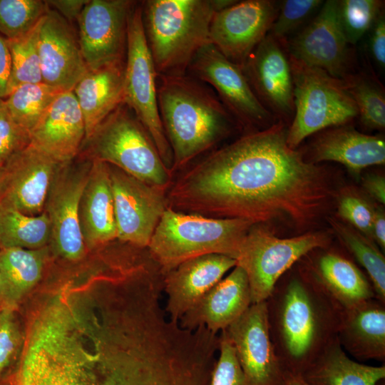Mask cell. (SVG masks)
I'll return each instance as SVG.
<instances>
[{
	"label": "cell",
	"instance_id": "6da1fadb",
	"mask_svg": "<svg viewBox=\"0 0 385 385\" xmlns=\"http://www.w3.org/2000/svg\"><path fill=\"white\" fill-rule=\"evenodd\" d=\"M194 342L160 319L103 302L41 316L6 385H202Z\"/></svg>",
	"mask_w": 385,
	"mask_h": 385
},
{
	"label": "cell",
	"instance_id": "7a4b0ae2",
	"mask_svg": "<svg viewBox=\"0 0 385 385\" xmlns=\"http://www.w3.org/2000/svg\"><path fill=\"white\" fill-rule=\"evenodd\" d=\"M282 121L217 149L172 180L168 207L212 218L313 225L331 203L324 169L287 143Z\"/></svg>",
	"mask_w": 385,
	"mask_h": 385
},
{
	"label": "cell",
	"instance_id": "3957f363",
	"mask_svg": "<svg viewBox=\"0 0 385 385\" xmlns=\"http://www.w3.org/2000/svg\"><path fill=\"white\" fill-rule=\"evenodd\" d=\"M270 337L284 371L302 374L337 337L342 309L303 267L266 299Z\"/></svg>",
	"mask_w": 385,
	"mask_h": 385
},
{
	"label": "cell",
	"instance_id": "277c9868",
	"mask_svg": "<svg viewBox=\"0 0 385 385\" xmlns=\"http://www.w3.org/2000/svg\"><path fill=\"white\" fill-rule=\"evenodd\" d=\"M157 88L173 177L225 138L235 118L215 95L185 74L158 75Z\"/></svg>",
	"mask_w": 385,
	"mask_h": 385
},
{
	"label": "cell",
	"instance_id": "5b68a950",
	"mask_svg": "<svg viewBox=\"0 0 385 385\" xmlns=\"http://www.w3.org/2000/svg\"><path fill=\"white\" fill-rule=\"evenodd\" d=\"M235 0H148L141 3L147 43L158 75H183L210 43L214 14Z\"/></svg>",
	"mask_w": 385,
	"mask_h": 385
},
{
	"label": "cell",
	"instance_id": "8992f818",
	"mask_svg": "<svg viewBox=\"0 0 385 385\" xmlns=\"http://www.w3.org/2000/svg\"><path fill=\"white\" fill-rule=\"evenodd\" d=\"M253 225L242 219L212 218L167 207L147 249L163 274L200 255L221 254L235 260Z\"/></svg>",
	"mask_w": 385,
	"mask_h": 385
},
{
	"label": "cell",
	"instance_id": "52a82bcc",
	"mask_svg": "<svg viewBox=\"0 0 385 385\" xmlns=\"http://www.w3.org/2000/svg\"><path fill=\"white\" fill-rule=\"evenodd\" d=\"M78 155L112 165L167 190L173 180L150 135L123 103L84 140Z\"/></svg>",
	"mask_w": 385,
	"mask_h": 385
},
{
	"label": "cell",
	"instance_id": "ba28073f",
	"mask_svg": "<svg viewBox=\"0 0 385 385\" xmlns=\"http://www.w3.org/2000/svg\"><path fill=\"white\" fill-rule=\"evenodd\" d=\"M289 61L294 113L287 129V143L297 149L312 134L351 121L358 115V111L344 80L290 56Z\"/></svg>",
	"mask_w": 385,
	"mask_h": 385
},
{
	"label": "cell",
	"instance_id": "9c48e42d",
	"mask_svg": "<svg viewBox=\"0 0 385 385\" xmlns=\"http://www.w3.org/2000/svg\"><path fill=\"white\" fill-rule=\"evenodd\" d=\"M324 232H307L290 238L277 237L262 224L247 232L235 258L245 272L252 304L266 301L279 279L302 257L318 248H326Z\"/></svg>",
	"mask_w": 385,
	"mask_h": 385
},
{
	"label": "cell",
	"instance_id": "30bf717a",
	"mask_svg": "<svg viewBox=\"0 0 385 385\" xmlns=\"http://www.w3.org/2000/svg\"><path fill=\"white\" fill-rule=\"evenodd\" d=\"M157 80L158 73L144 32L141 4L137 3L128 21L123 103L143 125L171 173L173 153L159 114Z\"/></svg>",
	"mask_w": 385,
	"mask_h": 385
},
{
	"label": "cell",
	"instance_id": "8fae6325",
	"mask_svg": "<svg viewBox=\"0 0 385 385\" xmlns=\"http://www.w3.org/2000/svg\"><path fill=\"white\" fill-rule=\"evenodd\" d=\"M78 158L57 168L43 209L51 223L53 249L70 261L83 258L86 249L80 229L78 207L92 160L79 155Z\"/></svg>",
	"mask_w": 385,
	"mask_h": 385
},
{
	"label": "cell",
	"instance_id": "7c38bea8",
	"mask_svg": "<svg viewBox=\"0 0 385 385\" xmlns=\"http://www.w3.org/2000/svg\"><path fill=\"white\" fill-rule=\"evenodd\" d=\"M195 78L212 86L233 118L245 126L269 127L272 113L262 103L242 68L212 43L202 47L188 68ZM273 124V123H272Z\"/></svg>",
	"mask_w": 385,
	"mask_h": 385
},
{
	"label": "cell",
	"instance_id": "4fadbf2b",
	"mask_svg": "<svg viewBox=\"0 0 385 385\" xmlns=\"http://www.w3.org/2000/svg\"><path fill=\"white\" fill-rule=\"evenodd\" d=\"M108 165L118 240L138 248H147L168 207L167 190Z\"/></svg>",
	"mask_w": 385,
	"mask_h": 385
},
{
	"label": "cell",
	"instance_id": "5bb4252c",
	"mask_svg": "<svg viewBox=\"0 0 385 385\" xmlns=\"http://www.w3.org/2000/svg\"><path fill=\"white\" fill-rule=\"evenodd\" d=\"M136 1L89 0L79 17L78 42L88 70L125 61L129 17Z\"/></svg>",
	"mask_w": 385,
	"mask_h": 385
},
{
	"label": "cell",
	"instance_id": "9a60e30c",
	"mask_svg": "<svg viewBox=\"0 0 385 385\" xmlns=\"http://www.w3.org/2000/svg\"><path fill=\"white\" fill-rule=\"evenodd\" d=\"M278 9L279 4L274 1H236L214 14L210 42L228 60L242 68L268 34Z\"/></svg>",
	"mask_w": 385,
	"mask_h": 385
},
{
	"label": "cell",
	"instance_id": "2e32d148",
	"mask_svg": "<svg viewBox=\"0 0 385 385\" xmlns=\"http://www.w3.org/2000/svg\"><path fill=\"white\" fill-rule=\"evenodd\" d=\"M337 0L322 4L317 16L292 38L287 40L289 56L330 76L344 79L350 75L351 54L341 28Z\"/></svg>",
	"mask_w": 385,
	"mask_h": 385
},
{
	"label": "cell",
	"instance_id": "e0dca14e",
	"mask_svg": "<svg viewBox=\"0 0 385 385\" xmlns=\"http://www.w3.org/2000/svg\"><path fill=\"white\" fill-rule=\"evenodd\" d=\"M224 331L247 385H279L284 370L270 337L266 301L252 304Z\"/></svg>",
	"mask_w": 385,
	"mask_h": 385
},
{
	"label": "cell",
	"instance_id": "ac0fdd59",
	"mask_svg": "<svg viewBox=\"0 0 385 385\" xmlns=\"http://www.w3.org/2000/svg\"><path fill=\"white\" fill-rule=\"evenodd\" d=\"M60 164L31 144L14 154L0 166V205L29 215L43 212Z\"/></svg>",
	"mask_w": 385,
	"mask_h": 385
},
{
	"label": "cell",
	"instance_id": "d6986e66",
	"mask_svg": "<svg viewBox=\"0 0 385 385\" xmlns=\"http://www.w3.org/2000/svg\"><path fill=\"white\" fill-rule=\"evenodd\" d=\"M37 48L43 83L61 91H73L88 70L71 24L53 9L38 24Z\"/></svg>",
	"mask_w": 385,
	"mask_h": 385
},
{
	"label": "cell",
	"instance_id": "ffe728a7",
	"mask_svg": "<svg viewBox=\"0 0 385 385\" xmlns=\"http://www.w3.org/2000/svg\"><path fill=\"white\" fill-rule=\"evenodd\" d=\"M242 68L254 92L270 112L283 118L294 114V83L286 43L268 33Z\"/></svg>",
	"mask_w": 385,
	"mask_h": 385
},
{
	"label": "cell",
	"instance_id": "44dd1931",
	"mask_svg": "<svg viewBox=\"0 0 385 385\" xmlns=\"http://www.w3.org/2000/svg\"><path fill=\"white\" fill-rule=\"evenodd\" d=\"M236 260L221 254H207L188 259L163 274L167 295L165 312L178 322L212 287L219 282Z\"/></svg>",
	"mask_w": 385,
	"mask_h": 385
},
{
	"label": "cell",
	"instance_id": "7402d4cb",
	"mask_svg": "<svg viewBox=\"0 0 385 385\" xmlns=\"http://www.w3.org/2000/svg\"><path fill=\"white\" fill-rule=\"evenodd\" d=\"M86 138L83 114L73 91L61 92L30 133V144L60 163L79 154Z\"/></svg>",
	"mask_w": 385,
	"mask_h": 385
},
{
	"label": "cell",
	"instance_id": "603a6c76",
	"mask_svg": "<svg viewBox=\"0 0 385 385\" xmlns=\"http://www.w3.org/2000/svg\"><path fill=\"white\" fill-rule=\"evenodd\" d=\"M252 304L247 277L242 268L233 270L212 287L179 319L181 328L205 327L217 334L226 329Z\"/></svg>",
	"mask_w": 385,
	"mask_h": 385
},
{
	"label": "cell",
	"instance_id": "cb8c5ba5",
	"mask_svg": "<svg viewBox=\"0 0 385 385\" xmlns=\"http://www.w3.org/2000/svg\"><path fill=\"white\" fill-rule=\"evenodd\" d=\"M91 160L78 207L81 232L86 248L90 250L118 240L109 165Z\"/></svg>",
	"mask_w": 385,
	"mask_h": 385
},
{
	"label": "cell",
	"instance_id": "d4e9b609",
	"mask_svg": "<svg viewBox=\"0 0 385 385\" xmlns=\"http://www.w3.org/2000/svg\"><path fill=\"white\" fill-rule=\"evenodd\" d=\"M309 260L302 267L342 310L376 297L371 282L345 256L325 251Z\"/></svg>",
	"mask_w": 385,
	"mask_h": 385
},
{
	"label": "cell",
	"instance_id": "484cf974",
	"mask_svg": "<svg viewBox=\"0 0 385 385\" xmlns=\"http://www.w3.org/2000/svg\"><path fill=\"white\" fill-rule=\"evenodd\" d=\"M337 337L352 356L384 363L385 302L374 297L342 310Z\"/></svg>",
	"mask_w": 385,
	"mask_h": 385
},
{
	"label": "cell",
	"instance_id": "4316f807",
	"mask_svg": "<svg viewBox=\"0 0 385 385\" xmlns=\"http://www.w3.org/2000/svg\"><path fill=\"white\" fill-rule=\"evenodd\" d=\"M312 155L314 162H337L357 175L369 166L384 164L385 140L381 135H366L342 125L319 136L312 144Z\"/></svg>",
	"mask_w": 385,
	"mask_h": 385
},
{
	"label": "cell",
	"instance_id": "83f0119b",
	"mask_svg": "<svg viewBox=\"0 0 385 385\" xmlns=\"http://www.w3.org/2000/svg\"><path fill=\"white\" fill-rule=\"evenodd\" d=\"M125 61L88 70L73 91L83 116L86 138L124 101Z\"/></svg>",
	"mask_w": 385,
	"mask_h": 385
},
{
	"label": "cell",
	"instance_id": "f1b7e54d",
	"mask_svg": "<svg viewBox=\"0 0 385 385\" xmlns=\"http://www.w3.org/2000/svg\"><path fill=\"white\" fill-rule=\"evenodd\" d=\"M302 376L313 385H375L385 379V365L369 366L351 359L337 337Z\"/></svg>",
	"mask_w": 385,
	"mask_h": 385
},
{
	"label": "cell",
	"instance_id": "f546056e",
	"mask_svg": "<svg viewBox=\"0 0 385 385\" xmlns=\"http://www.w3.org/2000/svg\"><path fill=\"white\" fill-rule=\"evenodd\" d=\"M48 254L47 247L36 250H0L1 297L0 307L16 308L41 279Z\"/></svg>",
	"mask_w": 385,
	"mask_h": 385
},
{
	"label": "cell",
	"instance_id": "4dcf8cb0",
	"mask_svg": "<svg viewBox=\"0 0 385 385\" xmlns=\"http://www.w3.org/2000/svg\"><path fill=\"white\" fill-rule=\"evenodd\" d=\"M50 240L51 223L45 211L29 215L0 205V250H36L47 246Z\"/></svg>",
	"mask_w": 385,
	"mask_h": 385
},
{
	"label": "cell",
	"instance_id": "1f68e13d",
	"mask_svg": "<svg viewBox=\"0 0 385 385\" xmlns=\"http://www.w3.org/2000/svg\"><path fill=\"white\" fill-rule=\"evenodd\" d=\"M61 92L44 83H27L14 89L5 101L14 120L30 135Z\"/></svg>",
	"mask_w": 385,
	"mask_h": 385
},
{
	"label": "cell",
	"instance_id": "d6a6232c",
	"mask_svg": "<svg viewBox=\"0 0 385 385\" xmlns=\"http://www.w3.org/2000/svg\"><path fill=\"white\" fill-rule=\"evenodd\" d=\"M331 224L346 249L366 270L376 297L385 302V258L376 245L359 232L331 220Z\"/></svg>",
	"mask_w": 385,
	"mask_h": 385
},
{
	"label": "cell",
	"instance_id": "836d02e7",
	"mask_svg": "<svg viewBox=\"0 0 385 385\" xmlns=\"http://www.w3.org/2000/svg\"><path fill=\"white\" fill-rule=\"evenodd\" d=\"M364 126L371 130L385 127V95L376 79L364 73H351L344 79Z\"/></svg>",
	"mask_w": 385,
	"mask_h": 385
},
{
	"label": "cell",
	"instance_id": "e575fe53",
	"mask_svg": "<svg viewBox=\"0 0 385 385\" xmlns=\"http://www.w3.org/2000/svg\"><path fill=\"white\" fill-rule=\"evenodd\" d=\"M38 24L20 37L6 39L11 61L8 96L19 86L43 83L37 48Z\"/></svg>",
	"mask_w": 385,
	"mask_h": 385
},
{
	"label": "cell",
	"instance_id": "d590c367",
	"mask_svg": "<svg viewBox=\"0 0 385 385\" xmlns=\"http://www.w3.org/2000/svg\"><path fill=\"white\" fill-rule=\"evenodd\" d=\"M48 8L41 0H0V33L6 39L29 33L37 26Z\"/></svg>",
	"mask_w": 385,
	"mask_h": 385
},
{
	"label": "cell",
	"instance_id": "8d00e7d4",
	"mask_svg": "<svg viewBox=\"0 0 385 385\" xmlns=\"http://www.w3.org/2000/svg\"><path fill=\"white\" fill-rule=\"evenodd\" d=\"M379 0H341L337 2L339 21L349 44H356L370 31L383 11Z\"/></svg>",
	"mask_w": 385,
	"mask_h": 385
},
{
	"label": "cell",
	"instance_id": "74e56055",
	"mask_svg": "<svg viewBox=\"0 0 385 385\" xmlns=\"http://www.w3.org/2000/svg\"><path fill=\"white\" fill-rule=\"evenodd\" d=\"M23 338L16 308L0 307V385L17 362Z\"/></svg>",
	"mask_w": 385,
	"mask_h": 385
},
{
	"label": "cell",
	"instance_id": "f35d334b",
	"mask_svg": "<svg viewBox=\"0 0 385 385\" xmlns=\"http://www.w3.org/2000/svg\"><path fill=\"white\" fill-rule=\"evenodd\" d=\"M322 0H284L281 1L277 16L269 33L286 43L293 33L314 11L321 7Z\"/></svg>",
	"mask_w": 385,
	"mask_h": 385
},
{
	"label": "cell",
	"instance_id": "ab89813d",
	"mask_svg": "<svg viewBox=\"0 0 385 385\" xmlns=\"http://www.w3.org/2000/svg\"><path fill=\"white\" fill-rule=\"evenodd\" d=\"M218 351L209 385H247L235 349L224 330L219 335Z\"/></svg>",
	"mask_w": 385,
	"mask_h": 385
},
{
	"label": "cell",
	"instance_id": "60d3db41",
	"mask_svg": "<svg viewBox=\"0 0 385 385\" xmlns=\"http://www.w3.org/2000/svg\"><path fill=\"white\" fill-rule=\"evenodd\" d=\"M30 144V135L12 118L4 98H0V166Z\"/></svg>",
	"mask_w": 385,
	"mask_h": 385
},
{
	"label": "cell",
	"instance_id": "b9f144b4",
	"mask_svg": "<svg viewBox=\"0 0 385 385\" xmlns=\"http://www.w3.org/2000/svg\"><path fill=\"white\" fill-rule=\"evenodd\" d=\"M374 210L364 199L354 195H345L339 201L340 216L369 238L371 237Z\"/></svg>",
	"mask_w": 385,
	"mask_h": 385
},
{
	"label": "cell",
	"instance_id": "7bdbcfd3",
	"mask_svg": "<svg viewBox=\"0 0 385 385\" xmlns=\"http://www.w3.org/2000/svg\"><path fill=\"white\" fill-rule=\"evenodd\" d=\"M369 48L371 56L381 68L385 65V17L384 11L370 29Z\"/></svg>",
	"mask_w": 385,
	"mask_h": 385
},
{
	"label": "cell",
	"instance_id": "ee69618b",
	"mask_svg": "<svg viewBox=\"0 0 385 385\" xmlns=\"http://www.w3.org/2000/svg\"><path fill=\"white\" fill-rule=\"evenodd\" d=\"M70 24L77 21L89 0H51L45 1Z\"/></svg>",
	"mask_w": 385,
	"mask_h": 385
},
{
	"label": "cell",
	"instance_id": "f6af8a7d",
	"mask_svg": "<svg viewBox=\"0 0 385 385\" xmlns=\"http://www.w3.org/2000/svg\"><path fill=\"white\" fill-rule=\"evenodd\" d=\"M11 69V56L6 39L0 35V98L8 96Z\"/></svg>",
	"mask_w": 385,
	"mask_h": 385
},
{
	"label": "cell",
	"instance_id": "bcb514c9",
	"mask_svg": "<svg viewBox=\"0 0 385 385\" xmlns=\"http://www.w3.org/2000/svg\"><path fill=\"white\" fill-rule=\"evenodd\" d=\"M363 187L366 192L379 202H385V180L379 175H367L363 180Z\"/></svg>",
	"mask_w": 385,
	"mask_h": 385
},
{
	"label": "cell",
	"instance_id": "7dc6e473",
	"mask_svg": "<svg viewBox=\"0 0 385 385\" xmlns=\"http://www.w3.org/2000/svg\"><path fill=\"white\" fill-rule=\"evenodd\" d=\"M371 237L383 251L385 249V215L381 209L374 210Z\"/></svg>",
	"mask_w": 385,
	"mask_h": 385
},
{
	"label": "cell",
	"instance_id": "c3c4849f",
	"mask_svg": "<svg viewBox=\"0 0 385 385\" xmlns=\"http://www.w3.org/2000/svg\"><path fill=\"white\" fill-rule=\"evenodd\" d=\"M279 385H313L299 374L284 371Z\"/></svg>",
	"mask_w": 385,
	"mask_h": 385
},
{
	"label": "cell",
	"instance_id": "681fc988",
	"mask_svg": "<svg viewBox=\"0 0 385 385\" xmlns=\"http://www.w3.org/2000/svg\"><path fill=\"white\" fill-rule=\"evenodd\" d=\"M375 385H385V379L378 381Z\"/></svg>",
	"mask_w": 385,
	"mask_h": 385
},
{
	"label": "cell",
	"instance_id": "f907efd6",
	"mask_svg": "<svg viewBox=\"0 0 385 385\" xmlns=\"http://www.w3.org/2000/svg\"><path fill=\"white\" fill-rule=\"evenodd\" d=\"M1 276H0V301H1Z\"/></svg>",
	"mask_w": 385,
	"mask_h": 385
}]
</instances>
